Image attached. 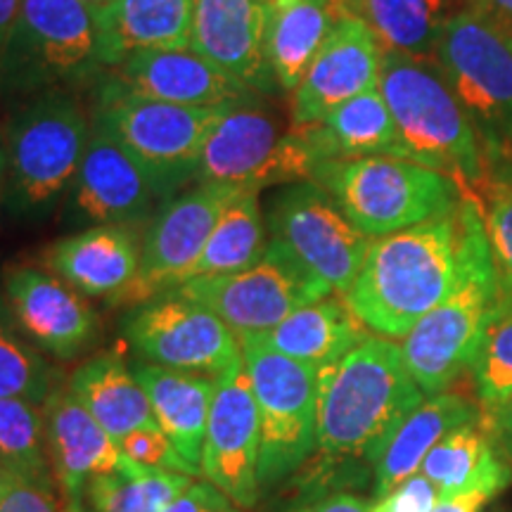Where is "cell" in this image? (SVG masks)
<instances>
[{
  "mask_svg": "<svg viewBox=\"0 0 512 512\" xmlns=\"http://www.w3.org/2000/svg\"><path fill=\"white\" fill-rule=\"evenodd\" d=\"M465 264V226L460 207L370 242L354 285L344 297L375 335L403 339L458 285Z\"/></svg>",
  "mask_w": 512,
  "mask_h": 512,
  "instance_id": "obj_1",
  "label": "cell"
},
{
  "mask_svg": "<svg viewBox=\"0 0 512 512\" xmlns=\"http://www.w3.org/2000/svg\"><path fill=\"white\" fill-rule=\"evenodd\" d=\"M422 399L401 344L370 332L339 361L318 368L316 448L325 458L375 465Z\"/></svg>",
  "mask_w": 512,
  "mask_h": 512,
  "instance_id": "obj_2",
  "label": "cell"
},
{
  "mask_svg": "<svg viewBox=\"0 0 512 512\" xmlns=\"http://www.w3.org/2000/svg\"><path fill=\"white\" fill-rule=\"evenodd\" d=\"M465 226L463 275L453 292L403 337L401 354L425 396L446 392L470 370L484 323L498 302V278L482 209L460 202Z\"/></svg>",
  "mask_w": 512,
  "mask_h": 512,
  "instance_id": "obj_3",
  "label": "cell"
},
{
  "mask_svg": "<svg viewBox=\"0 0 512 512\" xmlns=\"http://www.w3.org/2000/svg\"><path fill=\"white\" fill-rule=\"evenodd\" d=\"M377 88L399 128L408 159L456 176L458 183L482 181L477 126L439 64L384 50Z\"/></svg>",
  "mask_w": 512,
  "mask_h": 512,
  "instance_id": "obj_4",
  "label": "cell"
},
{
  "mask_svg": "<svg viewBox=\"0 0 512 512\" xmlns=\"http://www.w3.org/2000/svg\"><path fill=\"white\" fill-rule=\"evenodd\" d=\"M311 178L370 240L444 219L463 202L451 176L403 157L330 159Z\"/></svg>",
  "mask_w": 512,
  "mask_h": 512,
  "instance_id": "obj_5",
  "label": "cell"
},
{
  "mask_svg": "<svg viewBox=\"0 0 512 512\" xmlns=\"http://www.w3.org/2000/svg\"><path fill=\"white\" fill-rule=\"evenodd\" d=\"M100 67L93 5L83 0H22L3 62L0 98L69 93Z\"/></svg>",
  "mask_w": 512,
  "mask_h": 512,
  "instance_id": "obj_6",
  "label": "cell"
},
{
  "mask_svg": "<svg viewBox=\"0 0 512 512\" xmlns=\"http://www.w3.org/2000/svg\"><path fill=\"white\" fill-rule=\"evenodd\" d=\"M88 140L86 112L69 93L19 102L5 126L10 209L22 216L48 209L79 174Z\"/></svg>",
  "mask_w": 512,
  "mask_h": 512,
  "instance_id": "obj_7",
  "label": "cell"
},
{
  "mask_svg": "<svg viewBox=\"0 0 512 512\" xmlns=\"http://www.w3.org/2000/svg\"><path fill=\"white\" fill-rule=\"evenodd\" d=\"M226 105L190 107L133 95L107 79L100 88L95 124L138 159L162 197L197 178L202 147Z\"/></svg>",
  "mask_w": 512,
  "mask_h": 512,
  "instance_id": "obj_8",
  "label": "cell"
},
{
  "mask_svg": "<svg viewBox=\"0 0 512 512\" xmlns=\"http://www.w3.org/2000/svg\"><path fill=\"white\" fill-rule=\"evenodd\" d=\"M434 55L477 131L512 143V22L477 0L446 19Z\"/></svg>",
  "mask_w": 512,
  "mask_h": 512,
  "instance_id": "obj_9",
  "label": "cell"
},
{
  "mask_svg": "<svg viewBox=\"0 0 512 512\" xmlns=\"http://www.w3.org/2000/svg\"><path fill=\"white\" fill-rule=\"evenodd\" d=\"M318 164L302 128L283 133L271 110L242 98L230 102L204 140L197 181L259 192L268 185L306 181Z\"/></svg>",
  "mask_w": 512,
  "mask_h": 512,
  "instance_id": "obj_10",
  "label": "cell"
},
{
  "mask_svg": "<svg viewBox=\"0 0 512 512\" xmlns=\"http://www.w3.org/2000/svg\"><path fill=\"white\" fill-rule=\"evenodd\" d=\"M261 420V486L299 470L318 437V368L294 361L252 332L238 335Z\"/></svg>",
  "mask_w": 512,
  "mask_h": 512,
  "instance_id": "obj_11",
  "label": "cell"
},
{
  "mask_svg": "<svg viewBox=\"0 0 512 512\" xmlns=\"http://www.w3.org/2000/svg\"><path fill=\"white\" fill-rule=\"evenodd\" d=\"M370 242L316 181L285 188L268 211V245L339 297H347L354 285Z\"/></svg>",
  "mask_w": 512,
  "mask_h": 512,
  "instance_id": "obj_12",
  "label": "cell"
},
{
  "mask_svg": "<svg viewBox=\"0 0 512 512\" xmlns=\"http://www.w3.org/2000/svg\"><path fill=\"white\" fill-rule=\"evenodd\" d=\"M124 335L147 363L185 373L221 377L245 363L238 332L176 292L140 304L124 320Z\"/></svg>",
  "mask_w": 512,
  "mask_h": 512,
  "instance_id": "obj_13",
  "label": "cell"
},
{
  "mask_svg": "<svg viewBox=\"0 0 512 512\" xmlns=\"http://www.w3.org/2000/svg\"><path fill=\"white\" fill-rule=\"evenodd\" d=\"M171 292L202 304L238 335L273 330L302 306L332 294L328 285L271 245L247 271L190 278Z\"/></svg>",
  "mask_w": 512,
  "mask_h": 512,
  "instance_id": "obj_14",
  "label": "cell"
},
{
  "mask_svg": "<svg viewBox=\"0 0 512 512\" xmlns=\"http://www.w3.org/2000/svg\"><path fill=\"white\" fill-rule=\"evenodd\" d=\"M235 195L238 190L200 183V188L166 204L145 233L136 280L114 302L145 304L185 283Z\"/></svg>",
  "mask_w": 512,
  "mask_h": 512,
  "instance_id": "obj_15",
  "label": "cell"
},
{
  "mask_svg": "<svg viewBox=\"0 0 512 512\" xmlns=\"http://www.w3.org/2000/svg\"><path fill=\"white\" fill-rule=\"evenodd\" d=\"M207 437H204L202 475L242 510L259 501L261 420L245 363L214 377Z\"/></svg>",
  "mask_w": 512,
  "mask_h": 512,
  "instance_id": "obj_16",
  "label": "cell"
},
{
  "mask_svg": "<svg viewBox=\"0 0 512 512\" xmlns=\"http://www.w3.org/2000/svg\"><path fill=\"white\" fill-rule=\"evenodd\" d=\"M384 48L373 29L344 17L292 91V128L318 124L335 107L380 86Z\"/></svg>",
  "mask_w": 512,
  "mask_h": 512,
  "instance_id": "obj_17",
  "label": "cell"
},
{
  "mask_svg": "<svg viewBox=\"0 0 512 512\" xmlns=\"http://www.w3.org/2000/svg\"><path fill=\"white\" fill-rule=\"evenodd\" d=\"M5 304L17 328L38 351L74 358L93 344L98 316L55 273L36 266H15L3 278Z\"/></svg>",
  "mask_w": 512,
  "mask_h": 512,
  "instance_id": "obj_18",
  "label": "cell"
},
{
  "mask_svg": "<svg viewBox=\"0 0 512 512\" xmlns=\"http://www.w3.org/2000/svg\"><path fill=\"white\" fill-rule=\"evenodd\" d=\"M268 0H195L190 48L245 91L271 88L266 60Z\"/></svg>",
  "mask_w": 512,
  "mask_h": 512,
  "instance_id": "obj_19",
  "label": "cell"
},
{
  "mask_svg": "<svg viewBox=\"0 0 512 512\" xmlns=\"http://www.w3.org/2000/svg\"><path fill=\"white\" fill-rule=\"evenodd\" d=\"M76 207L100 226H131L162 197L150 171L110 133L93 126L76 174Z\"/></svg>",
  "mask_w": 512,
  "mask_h": 512,
  "instance_id": "obj_20",
  "label": "cell"
},
{
  "mask_svg": "<svg viewBox=\"0 0 512 512\" xmlns=\"http://www.w3.org/2000/svg\"><path fill=\"white\" fill-rule=\"evenodd\" d=\"M43 418L55 482L64 505L72 512L81 501L88 479L114 470L124 458V451L76 399L72 389H53L43 401Z\"/></svg>",
  "mask_w": 512,
  "mask_h": 512,
  "instance_id": "obj_21",
  "label": "cell"
},
{
  "mask_svg": "<svg viewBox=\"0 0 512 512\" xmlns=\"http://www.w3.org/2000/svg\"><path fill=\"white\" fill-rule=\"evenodd\" d=\"M112 69L110 81L124 91L174 105L216 107L249 98V91L192 48L140 50Z\"/></svg>",
  "mask_w": 512,
  "mask_h": 512,
  "instance_id": "obj_22",
  "label": "cell"
},
{
  "mask_svg": "<svg viewBox=\"0 0 512 512\" xmlns=\"http://www.w3.org/2000/svg\"><path fill=\"white\" fill-rule=\"evenodd\" d=\"M138 235L128 226H93L57 240L46 268L83 297L117 299L140 268Z\"/></svg>",
  "mask_w": 512,
  "mask_h": 512,
  "instance_id": "obj_23",
  "label": "cell"
},
{
  "mask_svg": "<svg viewBox=\"0 0 512 512\" xmlns=\"http://www.w3.org/2000/svg\"><path fill=\"white\" fill-rule=\"evenodd\" d=\"M195 0H107L93 5L100 67L140 50L190 48Z\"/></svg>",
  "mask_w": 512,
  "mask_h": 512,
  "instance_id": "obj_24",
  "label": "cell"
},
{
  "mask_svg": "<svg viewBox=\"0 0 512 512\" xmlns=\"http://www.w3.org/2000/svg\"><path fill=\"white\" fill-rule=\"evenodd\" d=\"M131 370L145 389L159 427L174 444L178 456L192 467L195 475H202L204 437L216 389L214 377L155 363H133Z\"/></svg>",
  "mask_w": 512,
  "mask_h": 512,
  "instance_id": "obj_25",
  "label": "cell"
},
{
  "mask_svg": "<svg viewBox=\"0 0 512 512\" xmlns=\"http://www.w3.org/2000/svg\"><path fill=\"white\" fill-rule=\"evenodd\" d=\"M420 472L437 486L441 498L463 494L494 498L512 482V467L482 415L448 432L422 460Z\"/></svg>",
  "mask_w": 512,
  "mask_h": 512,
  "instance_id": "obj_26",
  "label": "cell"
},
{
  "mask_svg": "<svg viewBox=\"0 0 512 512\" xmlns=\"http://www.w3.org/2000/svg\"><path fill=\"white\" fill-rule=\"evenodd\" d=\"M344 17L342 0H268L266 60L275 83L294 91Z\"/></svg>",
  "mask_w": 512,
  "mask_h": 512,
  "instance_id": "obj_27",
  "label": "cell"
},
{
  "mask_svg": "<svg viewBox=\"0 0 512 512\" xmlns=\"http://www.w3.org/2000/svg\"><path fill=\"white\" fill-rule=\"evenodd\" d=\"M318 162L354 157H403L406 147L380 88L366 91L332 110L318 124L302 126ZM318 164V166H320Z\"/></svg>",
  "mask_w": 512,
  "mask_h": 512,
  "instance_id": "obj_28",
  "label": "cell"
},
{
  "mask_svg": "<svg viewBox=\"0 0 512 512\" xmlns=\"http://www.w3.org/2000/svg\"><path fill=\"white\" fill-rule=\"evenodd\" d=\"M482 415L479 403L463 394L439 392L430 394L415 411L401 422L375 467V496L382 498L408 477L418 475L427 453L448 432Z\"/></svg>",
  "mask_w": 512,
  "mask_h": 512,
  "instance_id": "obj_29",
  "label": "cell"
},
{
  "mask_svg": "<svg viewBox=\"0 0 512 512\" xmlns=\"http://www.w3.org/2000/svg\"><path fill=\"white\" fill-rule=\"evenodd\" d=\"M69 389L117 441L138 430H162L133 370L112 351L76 368Z\"/></svg>",
  "mask_w": 512,
  "mask_h": 512,
  "instance_id": "obj_30",
  "label": "cell"
},
{
  "mask_svg": "<svg viewBox=\"0 0 512 512\" xmlns=\"http://www.w3.org/2000/svg\"><path fill=\"white\" fill-rule=\"evenodd\" d=\"M268 347L313 368L330 366L370 335L344 297L306 304L268 332H252Z\"/></svg>",
  "mask_w": 512,
  "mask_h": 512,
  "instance_id": "obj_31",
  "label": "cell"
},
{
  "mask_svg": "<svg viewBox=\"0 0 512 512\" xmlns=\"http://www.w3.org/2000/svg\"><path fill=\"white\" fill-rule=\"evenodd\" d=\"M192 484V475L147 467L124 453L110 472L88 479L72 512H162Z\"/></svg>",
  "mask_w": 512,
  "mask_h": 512,
  "instance_id": "obj_32",
  "label": "cell"
},
{
  "mask_svg": "<svg viewBox=\"0 0 512 512\" xmlns=\"http://www.w3.org/2000/svg\"><path fill=\"white\" fill-rule=\"evenodd\" d=\"M451 0H342L349 15L368 24L387 53L425 57L437 50Z\"/></svg>",
  "mask_w": 512,
  "mask_h": 512,
  "instance_id": "obj_33",
  "label": "cell"
},
{
  "mask_svg": "<svg viewBox=\"0 0 512 512\" xmlns=\"http://www.w3.org/2000/svg\"><path fill=\"white\" fill-rule=\"evenodd\" d=\"M266 249L268 235L256 192H238L216 221L200 259L190 268L188 280L247 271L264 259Z\"/></svg>",
  "mask_w": 512,
  "mask_h": 512,
  "instance_id": "obj_34",
  "label": "cell"
},
{
  "mask_svg": "<svg viewBox=\"0 0 512 512\" xmlns=\"http://www.w3.org/2000/svg\"><path fill=\"white\" fill-rule=\"evenodd\" d=\"M0 463L12 475L53 484L43 403L0 399Z\"/></svg>",
  "mask_w": 512,
  "mask_h": 512,
  "instance_id": "obj_35",
  "label": "cell"
},
{
  "mask_svg": "<svg viewBox=\"0 0 512 512\" xmlns=\"http://www.w3.org/2000/svg\"><path fill=\"white\" fill-rule=\"evenodd\" d=\"M482 418L512 399V299H498L470 363Z\"/></svg>",
  "mask_w": 512,
  "mask_h": 512,
  "instance_id": "obj_36",
  "label": "cell"
},
{
  "mask_svg": "<svg viewBox=\"0 0 512 512\" xmlns=\"http://www.w3.org/2000/svg\"><path fill=\"white\" fill-rule=\"evenodd\" d=\"M53 392V370L17 328L10 309L0 302V399L43 403Z\"/></svg>",
  "mask_w": 512,
  "mask_h": 512,
  "instance_id": "obj_37",
  "label": "cell"
},
{
  "mask_svg": "<svg viewBox=\"0 0 512 512\" xmlns=\"http://www.w3.org/2000/svg\"><path fill=\"white\" fill-rule=\"evenodd\" d=\"M484 228L496 266L498 299H512V181L496 183L489 190Z\"/></svg>",
  "mask_w": 512,
  "mask_h": 512,
  "instance_id": "obj_38",
  "label": "cell"
},
{
  "mask_svg": "<svg viewBox=\"0 0 512 512\" xmlns=\"http://www.w3.org/2000/svg\"><path fill=\"white\" fill-rule=\"evenodd\" d=\"M119 446L128 458L136 460V463H140V465L166 467V470L185 472V475L195 477L192 467L185 463L181 456H178L174 444H171L169 437H166L162 430L131 432L119 441Z\"/></svg>",
  "mask_w": 512,
  "mask_h": 512,
  "instance_id": "obj_39",
  "label": "cell"
},
{
  "mask_svg": "<svg viewBox=\"0 0 512 512\" xmlns=\"http://www.w3.org/2000/svg\"><path fill=\"white\" fill-rule=\"evenodd\" d=\"M0 512H69L62 496L55 494V486L38 479L8 477L3 496H0Z\"/></svg>",
  "mask_w": 512,
  "mask_h": 512,
  "instance_id": "obj_40",
  "label": "cell"
},
{
  "mask_svg": "<svg viewBox=\"0 0 512 512\" xmlns=\"http://www.w3.org/2000/svg\"><path fill=\"white\" fill-rule=\"evenodd\" d=\"M439 489L422 472L408 477L387 496L377 498L373 512H432L439 501Z\"/></svg>",
  "mask_w": 512,
  "mask_h": 512,
  "instance_id": "obj_41",
  "label": "cell"
},
{
  "mask_svg": "<svg viewBox=\"0 0 512 512\" xmlns=\"http://www.w3.org/2000/svg\"><path fill=\"white\" fill-rule=\"evenodd\" d=\"M162 512H242L211 482H192L181 496L174 498Z\"/></svg>",
  "mask_w": 512,
  "mask_h": 512,
  "instance_id": "obj_42",
  "label": "cell"
},
{
  "mask_svg": "<svg viewBox=\"0 0 512 512\" xmlns=\"http://www.w3.org/2000/svg\"><path fill=\"white\" fill-rule=\"evenodd\" d=\"M290 512H373V503L351 494H332L309 505H299Z\"/></svg>",
  "mask_w": 512,
  "mask_h": 512,
  "instance_id": "obj_43",
  "label": "cell"
},
{
  "mask_svg": "<svg viewBox=\"0 0 512 512\" xmlns=\"http://www.w3.org/2000/svg\"><path fill=\"white\" fill-rule=\"evenodd\" d=\"M486 425L491 427V434H494L496 444L501 446L505 460H508L512 467V399L505 401L501 408L489 418H484Z\"/></svg>",
  "mask_w": 512,
  "mask_h": 512,
  "instance_id": "obj_44",
  "label": "cell"
},
{
  "mask_svg": "<svg viewBox=\"0 0 512 512\" xmlns=\"http://www.w3.org/2000/svg\"><path fill=\"white\" fill-rule=\"evenodd\" d=\"M489 501V496L484 494H463V496H451V498H439L432 512H479L484 508V503Z\"/></svg>",
  "mask_w": 512,
  "mask_h": 512,
  "instance_id": "obj_45",
  "label": "cell"
},
{
  "mask_svg": "<svg viewBox=\"0 0 512 512\" xmlns=\"http://www.w3.org/2000/svg\"><path fill=\"white\" fill-rule=\"evenodd\" d=\"M19 5H22V0H0V62H3L12 29H15Z\"/></svg>",
  "mask_w": 512,
  "mask_h": 512,
  "instance_id": "obj_46",
  "label": "cell"
},
{
  "mask_svg": "<svg viewBox=\"0 0 512 512\" xmlns=\"http://www.w3.org/2000/svg\"><path fill=\"white\" fill-rule=\"evenodd\" d=\"M482 3L486 8H491L501 17L508 19V22H512V0H482Z\"/></svg>",
  "mask_w": 512,
  "mask_h": 512,
  "instance_id": "obj_47",
  "label": "cell"
},
{
  "mask_svg": "<svg viewBox=\"0 0 512 512\" xmlns=\"http://www.w3.org/2000/svg\"><path fill=\"white\" fill-rule=\"evenodd\" d=\"M8 477H10V472L5 470L3 463H0V496H3V489H5V484H8Z\"/></svg>",
  "mask_w": 512,
  "mask_h": 512,
  "instance_id": "obj_48",
  "label": "cell"
},
{
  "mask_svg": "<svg viewBox=\"0 0 512 512\" xmlns=\"http://www.w3.org/2000/svg\"><path fill=\"white\" fill-rule=\"evenodd\" d=\"M5 169H8V155H5V147L0 143V178H3Z\"/></svg>",
  "mask_w": 512,
  "mask_h": 512,
  "instance_id": "obj_49",
  "label": "cell"
},
{
  "mask_svg": "<svg viewBox=\"0 0 512 512\" xmlns=\"http://www.w3.org/2000/svg\"><path fill=\"white\" fill-rule=\"evenodd\" d=\"M83 3H88V5H102V3H107V0H83Z\"/></svg>",
  "mask_w": 512,
  "mask_h": 512,
  "instance_id": "obj_50",
  "label": "cell"
}]
</instances>
